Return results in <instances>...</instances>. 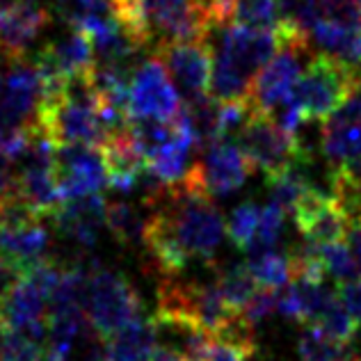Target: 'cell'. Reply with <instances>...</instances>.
Segmentation results:
<instances>
[{"instance_id":"obj_1","label":"cell","mask_w":361,"mask_h":361,"mask_svg":"<svg viewBox=\"0 0 361 361\" xmlns=\"http://www.w3.org/2000/svg\"><path fill=\"white\" fill-rule=\"evenodd\" d=\"M357 94L361 92L348 66L322 53L307 64V71L300 75L288 101L277 108L274 119L286 130L298 133L302 123L331 119Z\"/></svg>"},{"instance_id":"obj_2","label":"cell","mask_w":361,"mask_h":361,"mask_svg":"<svg viewBox=\"0 0 361 361\" xmlns=\"http://www.w3.org/2000/svg\"><path fill=\"white\" fill-rule=\"evenodd\" d=\"M238 147L252 167L274 178L293 167L309 163V149L298 133H290L268 112L256 110L238 133Z\"/></svg>"},{"instance_id":"obj_3","label":"cell","mask_w":361,"mask_h":361,"mask_svg":"<svg viewBox=\"0 0 361 361\" xmlns=\"http://www.w3.org/2000/svg\"><path fill=\"white\" fill-rule=\"evenodd\" d=\"M142 300L133 283L123 274L99 268L90 270L87 320L103 338L117 334L119 329L142 318Z\"/></svg>"},{"instance_id":"obj_4","label":"cell","mask_w":361,"mask_h":361,"mask_svg":"<svg viewBox=\"0 0 361 361\" xmlns=\"http://www.w3.org/2000/svg\"><path fill=\"white\" fill-rule=\"evenodd\" d=\"M154 58L163 62L183 106H192L211 97L215 53L208 42H183L158 49Z\"/></svg>"},{"instance_id":"obj_5","label":"cell","mask_w":361,"mask_h":361,"mask_svg":"<svg viewBox=\"0 0 361 361\" xmlns=\"http://www.w3.org/2000/svg\"><path fill=\"white\" fill-rule=\"evenodd\" d=\"M180 108L183 101L163 62L149 55L145 62L137 64L130 78V119L172 121Z\"/></svg>"},{"instance_id":"obj_6","label":"cell","mask_w":361,"mask_h":361,"mask_svg":"<svg viewBox=\"0 0 361 361\" xmlns=\"http://www.w3.org/2000/svg\"><path fill=\"white\" fill-rule=\"evenodd\" d=\"M252 163L243 154L238 142L222 140L204 151V158L192 163L188 178L206 197H226L235 192L252 174Z\"/></svg>"},{"instance_id":"obj_7","label":"cell","mask_w":361,"mask_h":361,"mask_svg":"<svg viewBox=\"0 0 361 361\" xmlns=\"http://www.w3.org/2000/svg\"><path fill=\"white\" fill-rule=\"evenodd\" d=\"M55 174L64 202L90 195H101L110 185V172L103 149L90 145H66L58 149Z\"/></svg>"},{"instance_id":"obj_8","label":"cell","mask_w":361,"mask_h":361,"mask_svg":"<svg viewBox=\"0 0 361 361\" xmlns=\"http://www.w3.org/2000/svg\"><path fill=\"white\" fill-rule=\"evenodd\" d=\"M298 231L309 245H336L345 243L350 233V217L338 199L325 190L309 188L293 211Z\"/></svg>"},{"instance_id":"obj_9","label":"cell","mask_w":361,"mask_h":361,"mask_svg":"<svg viewBox=\"0 0 361 361\" xmlns=\"http://www.w3.org/2000/svg\"><path fill=\"white\" fill-rule=\"evenodd\" d=\"M44 106V82L35 62L16 60L7 62V71L0 85V108L18 126L32 128Z\"/></svg>"},{"instance_id":"obj_10","label":"cell","mask_w":361,"mask_h":361,"mask_svg":"<svg viewBox=\"0 0 361 361\" xmlns=\"http://www.w3.org/2000/svg\"><path fill=\"white\" fill-rule=\"evenodd\" d=\"M51 23V12L42 0L0 5V58L5 62L25 60V51Z\"/></svg>"},{"instance_id":"obj_11","label":"cell","mask_w":361,"mask_h":361,"mask_svg":"<svg viewBox=\"0 0 361 361\" xmlns=\"http://www.w3.org/2000/svg\"><path fill=\"white\" fill-rule=\"evenodd\" d=\"M106 213L108 202L103 195H90L64 202L51 220L60 233L73 240L80 250L90 252L101 238V229L106 226Z\"/></svg>"},{"instance_id":"obj_12","label":"cell","mask_w":361,"mask_h":361,"mask_svg":"<svg viewBox=\"0 0 361 361\" xmlns=\"http://www.w3.org/2000/svg\"><path fill=\"white\" fill-rule=\"evenodd\" d=\"M304 51L288 49L283 46L279 53L274 55V60L265 66L259 73L254 85V108L261 112L272 115L274 110L281 108L288 101V97L295 90V85L300 80V55Z\"/></svg>"},{"instance_id":"obj_13","label":"cell","mask_w":361,"mask_h":361,"mask_svg":"<svg viewBox=\"0 0 361 361\" xmlns=\"http://www.w3.org/2000/svg\"><path fill=\"white\" fill-rule=\"evenodd\" d=\"M49 250L51 231L44 226V220L16 226V229H0V252L12 259L23 274L35 265L49 261Z\"/></svg>"},{"instance_id":"obj_14","label":"cell","mask_w":361,"mask_h":361,"mask_svg":"<svg viewBox=\"0 0 361 361\" xmlns=\"http://www.w3.org/2000/svg\"><path fill=\"white\" fill-rule=\"evenodd\" d=\"M158 343V325L142 316L106 338V361H149Z\"/></svg>"},{"instance_id":"obj_15","label":"cell","mask_w":361,"mask_h":361,"mask_svg":"<svg viewBox=\"0 0 361 361\" xmlns=\"http://www.w3.org/2000/svg\"><path fill=\"white\" fill-rule=\"evenodd\" d=\"M149 208L147 213L140 211V206L128 202H108L106 226L115 235L117 243L123 247H145L147 229H149Z\"/></svg>"},{"instance_id":"obj_16","label":"cell","mask_w":361,"mask_h":361,"mask_svg":"<svg viewBox=\"0 0 361 361\" xmlns=\"http://www.w3.org/2000/svg\"><path fill=\"white\" fill-rule=\"evenodd\" d=\"M279 30L300 44H311V35L322 21L320 0H277Z\"/></svg>"},{"instance_id":"obj_17","label":"cell","mask_w":361,"mask_h":361,"mask_svg":"<svg viewBox=\"0 0 361 361\" xmlns=\"http://www.w3.org/2000/svg\"><path fill=\"white\" fill-rule=\"evenodd\" d=\"M245 265H247V270L252 272L254 281L259 283V288L279 290V288L290 286V281H293L290 254H281L272 250L265 254L250 256V261Z\"/></svg>"},{"instance_id":"obj_18","label":"cell","mask_w":361,"mask_h":361,"mask_svg":"<svg viewBox=\"0 0 361 361\" xmlns=\"http://www.w3.org/2000/svg\"><path fill=\"white\" fill-rule=\"evenodd\" d=\"M298 353L302 361H350L357 353L353 345H343L327 336L318 325H307L300 336Z\"/></svg>"},{"instance_id":"obj_19","label":"cell","mask_w":361,"mask_h":361,"mask_svg":"<svg viewBox=\"0 0 361 361\" xmlns=\"http://www.w3.org/2000/svg\"><path fill=\"white\" fill-rule=\"evenodd\" d=\"M215 281H217V286H220L226 304L238 313L250 304V300L256 295V290H259V283L254 281L252 272L247 270V265H229V268L217 272Z\"/></svg>"},{"instance_id":"obj_20","label":"cell","mask_w":361,"mask_h":361,"mask_svg":"<svg viewBox=\"0 0 361 361\" xmlns=\"http://www.w3.org/2000/svg\"><path fill=\"white\" fill-rule=\"evenodd\" d=\"M259 224H261V208L254 202H243L233 208L229 220H226V235H229V240L240 252H247L256 238Z\"/></svg>"},{"instance_id":"obj_21","label":"cell","mask_w":361,"mask_h":361,"mask_svg":"<svg viewBox=\"0 0 361 361\" xmlns=\"http://www.w3.org/2000/svg\"><path fill=\"white\" fill-rule=\"evenodd\" d=\"M233 25L252 27V30H277V0H238Z\"/></svg>"},{"instance_id":"obj_22","label":"cell","mask_w":361,"mask_h":361,"mask_svg":"<svg viewBox=\"0 0 361 361\" xmlns=\"http://www.w3.org/2000/svg\"><path fill=\"white\" fill-rule=\"evenodd\" d=\"M318 247V245H316ZM318 254L322 263H325L327 274L336 279V283H345V281H353L359 274V265L350 245L345 243H336V245H320L318 247Z\"/></svg>"},{"instance_id":"obj_23","label":"cell","mask_w":361,"mask_h":361,"mask_svg":"<svg viewBox=\"0 0 361 361\" xmlns=\"http://www.w3.org/2000/svg\"><path fill=\"white\" fill-rule=\"evenodd\" d=\"M338 298V295H336ZM316 325L325 331L327 336H331L334 341H338V343H343V345H353L355 343V338L359 334V325L361 322L350 313L343 304H341L336 300V304L331 307L325 316H322Z\"/></svg>"},{"instance_id":"obj_24","label":"cell","mask_w":361,"mask_h":361,"mask_svg":"<svg viewBox=\"0 0 361 361\" xmlns=\"http://www.w3.org/2000/svg\"><path fill=\"white\" fill-rule=\"evenodd\" d=\"M283 220H286V213L281 211L279 206L268 204L261 208V224H259V231H256V238L250 245L247 254L256 256V254H265V252H272L274 245H277L281 229H283Z\"/></svg>"},{"instance_id":"obj_25","label":"cell","mask_w":361,"mask_h":361,"mask_svg":"<svg viewBox=\"0 0 361 361\" xmlns=\"http://www.w3.org/2000/svg\"><path fill=\"white\" fill-rule=\"evenodd\" d=\"M320 12L329 23L361 27V7L357 0H320Z\"/></svg>"},{"instance_id":"obj_26","label":"cell","mask_w":361,"mask_h":361,"mask_svg":"<svg viewBox=\"0 0 361 361\" xmlns=\"http://www.w3.org/2000/svg\"><path fill=\"white\" fill-rule=\"evenodd\" d=\"M44 357H46V350L42 348V343L18 334V331L7 329L3 361H44Z\"/></svg>"},{"instance_id":"obj_27","label":"cell","mask_w":361,"mask_h":361,"mask_svg":"<svg viewBox=\"0 0 361 361\" xmlns=\"http://www.w3.org/2000/svg\"><path fill=\"white\" fill-rule=\"evenodd\" d=\"M277 304H279V290L259 288L256 295L250 300V304L240 311V316L250 327H256V325H261L270 313L277 311Z\"/></svg>"},{"instance_id":"obj_28","label":"cell","mask_w":361,"mask_h":361,"mask_svg":"<svg viewBox=\"0 0 361 361\" xmlns=\"http://www.w3.org/2000/svg\"><path fill=\"white\" fill-rule=\"evenodd\" d=\"M18 199V160L0 151V206Z\"/></svg>"},{"instance_id":"obj_29","label":"cell","mask_w":361,"mask_h":361,"mask_svg":"<svg viewBox=\"0 0 361 361\" xmlns=\"http://www.w3.org/2000/svg\"><path fill=\"white\" fill-rule=\"evenodd\" d=\"M252 355L254 348L250 345H238V343H229V341L215 338L206 355V361H247Z\"/></svg>"},{"instance_id":"obj_30","label":"cell","mask_w":361,"mask_h":361,"mask_svg":"<svg viewBox=\"0 0 361 361\" xmlns=\"http://www.w3.org/2000/svg\"><path fill=\"white\" fill-rule=\"evenodd\" d=\"M336 295L338 302L361 322V277L345 283H336Z\"/></svg>"},{"instance_id":"obj_31","label":"cell","mask_w":361,"mask_h":361,"mask_svg":"<svg viewBox=\"0 0 361 361\" xmlns=\"http://www.w3.org/2000/svg\"><path fill=\"white\" fill-rule=\"evenodd\" d=\"M21 279H23V270L18 268L12 259H7V256L0 252V302L14 290V286Z\"/></svg>"},{"instance_id":"obj_32","label":"cell","mask_w":361,"mask_h":361,"mask_svg":"<svg viewBox=\"0 0 361 361\" xmlns=\"http://www.w3.org/2000/svg\"><path fill=\"white\" fill-rule=\"evenodd\" d=\"M55 3H58L60 12L64 14L66 21L73 25L80 16L87 14L90 9L99 3V0H55Z\"/></svg>"},{"instance_id":"obj_33","label":"cell","mask_w":361,"mask_h":361,"mask_svg":"<svg viewBox=\"0 0 361 361\" xmlns=\"http://www.w3.org/2000/svg\"><path fill=\"white\" fill-rule=\"evenodd\" d=\"M348 240H350V250L355 254L357 265H359V274H361V224H350Z\"/></svg>"},{"instance_id":"obj_34","label":"cell","mask_w":361,"mask_h":361,"mask_svg":"<svg viewBox=\"0 0 361 361\" xmlns=\"http://www.w3.org/2000/svg\"><path fill=\"white\" fill-rule=\"evenodd\" d=\"M149 361H185V357L167 345H158L154 350V355L149 357Z\"/></svg>"},{"instance_id":"obj_35","label":"cell","mask_w":361,"mask_h":361,"mask_svg":"<svg viewBox=\"0 0 361 361\" xmlns=\"http://www.w3.org/2000/svg\"><path fill=\"white\" fill-rule=\"evenodd\" d=\"M5 338H7V329L0 325V361L5 357Z\"/></svg>"},{"instance_id":"obj_36","label":"cell","mask_w":361,"mask_h":361,"mask_svg":"<svg viewBox=\"0 0 361 361\" xmlns=\"http://www.w3.org/2000/svg\"><path fill=\"white\" fill-rule=\"evenodd\" d=\"M0 85H3V75H0Z\"/></svg>"}]
</instances>
